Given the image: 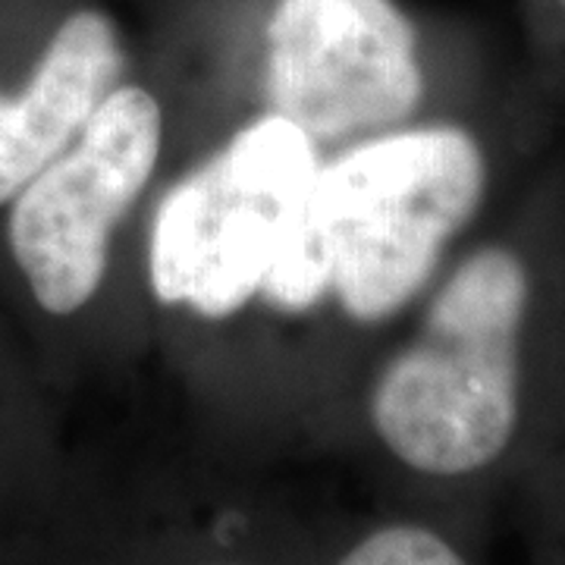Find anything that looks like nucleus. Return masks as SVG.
Masks as SVG:
<instances>
[{
    "instance_id": "f257e3e1",
    "label": "nucleus",
    "mask_w": 565,
    "mask_h": 565,
    "mask_svg": "<svg viewBox=\"0 0 565 565\" xmlns=\"http://www.w3.org/2000/svg\"><path fill=\"white\" fill-rule=\"evenodd\" d=\"M565 374V182L462 245L345 396L349 434L415 484L452 487L515 456Z\"/></svg>"
},
{
    "instance_id": "f03ea898",
    "label": "nucleus",
    "mask_w": 565,
    "mask_h": 565,
    "mask_svg": "<svg viewBox=\"0 0 565 565\" xmlns=\"http://www.w3.org/2000/svg\"><path fill=\"white\" fill-rule=\"evenodd\" d=\"M500 189L503 148L471 107L323 151L264 311L315 362L337 418L377 345L493 217Z\"/></svg>"
},
{
    "instance_id": "7ed1b4c3",
    "label": "nucleus",
    "mask_w": 565,
    "mask_h": 565,
    "mask_svg": "<svg viewBox=\"0 0 565 565\" xmlns=\"http://www.w3.org/2000/svg\"><path fill=\"white\" fill-rule=\"evenodd\" d=\"M323 148L277 114H236L177 151L126 267L154 330L207 396L243 343Z\"/></svg>"
},
{
    "instance_id": "20e7f679",
    "label": "nucleus",
    "mask_w": 565,
    "mask_h": 565,
    "mask_svg": "<svg viewBox=\"0 0 565 565\" xmlns=\"http://www.w3.org/2000/svg\"><path fill=\"white\" fill-rule=\"evenodd\" d=\"M180 136L173 102L129 76L0 211V308L54 390L102 323Z\"/></svg>"
},
{
    "instance_id": "39448f33",
    "label": "nucleus",
    "mask_w": 565,
    "mask_h": 565,
    "mask_svg": "<svg viewBox=\"0 0 565 565\" xmlns=\"http://www.w3.org/2000/svg\"><path fill=\"white\" fill-rule=\"evenodd\" d=\"M245 98L226 117L277 114L323 151L465 110L399 0H270Z\"/></svg>"
},
{
    "instance_id": "423d86ee",
    "label": "nucleus",
    "mask_w": 565,
    "mask_h": 565,
    "mask_svg": "<svg viewBox=\"0 0 565 565\" xmlns=\"http://www.w3.org/2000/svg\"><path fill=\"white\" fill-rule=\"evenodd\" d=\"M323 534L239 481H182L107 500L73 481L3 565H318Z\"/></svg>"
},
{
    "instance_id": "0eeeda50",
    "label": "nucleus",
    "mask_w": 565,
    "mask_h": 565,
    "mask_svg": "<svg viewBox=\"0 0 565 565\" xmlns=\"http://www.w3.org/2000/svg\"><path fill=\"white\" fill-rule=\"evenodd\" d=\"M129 76L120 22L98 3L32 13V0H0V211Z\"/></svg>"
},
{
    "instance_id": "6e6552de",
    "label": "nucleus",
    "mask_w": 565,
    "mask_h": 565,
    "mask_svg": "<svg viewBox=\"0 0 565 565\" xmlns=\"http://www.w3.org/2000/svg\"><path fill=\"white\" fill-rule=\"evenodd\" d=\"M76 475L63 452L54 386L0 308V565L61 503Z\"/></svg>"
},
{
    "instance_id": "1a4fd4ad",
    "label": "nucleus",
    "mask_w": 565,
    "mask_h": 565,
    "mask_svg": "<svg viewBox=\"0 0 565 565\" xmlns=\"http://www.w3.org/2000/svg\"><path fill=\"white\" fill-rule=\"evenodd\" d=\"M318 565H471V559L440 525L390 512L323 534Z\"/></svg>"
},
{
    "instance_id": "9d476101",
    "label": "nucleus",
    "mask_w": 565,
    "mask_h": 565,
    "mask_svg": "<svg viewBox=\"0 0 565 565\" xmlns=\"http://www.w3.org/2000/svg\"><path fill=\"white\" fill-rule=\"evenodd\" d=\"M556 3H559V7H563V13H565V0H556Z\"/></svg>"
}]
</instances>
